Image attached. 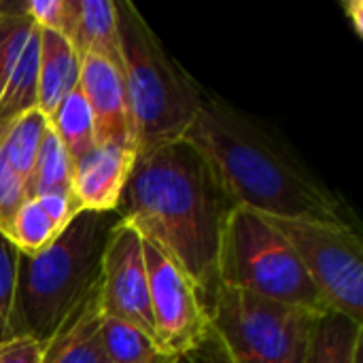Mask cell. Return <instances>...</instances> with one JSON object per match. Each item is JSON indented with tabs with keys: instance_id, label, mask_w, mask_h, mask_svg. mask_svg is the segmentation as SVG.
I'll return each instance as SVG.
<instances>
[{
	"instance_id": "1",
	"label": "cell",
	"mask_w": 363,
	"mask_h": 363,
	"mask_svg": "<svg viewBox=\"0 0 363 363\" xmlns=\"http://www.w3.org/2000/svg\"><path fill=\"white\" fill-rule=\"evenodd\" d=\"M211 166L232 206L277 219L355 225L349 206L266 121L204 91L183 136Z\"/></svg>"
},
{
	"instance_id": "2",
	"label": "cell",
	"mask_w": 363,
	"mask_h": 363,
	"mask_svg": "<svg viewBox=\"0 0 363 363\" xmlns=\"http://www.w3.org/2000/svg\"><path fill=\"white\" fill-rule=\"evenodd\" d=\"M232 208L204 157L177 140L136 157L117 217L164 251L208 306L219 289V247Z\"/></svg>"
},
{
	"instance_id": "3",
	"label": "cell",
	"mask_w": 363,
	"mask_h": 363,
	"mask_svg": "<svg viewBox=\"0 0 363 363\" xmlns=\"http://www.w3.org/2000/svg\"><path fill=\"white\" fill-rule=\"evenodd\" d=\"M117 213L81 211L57 240L36 253H19L11 334L49 342L96 291L102 257Z\"/></svg>"
},
{
	"instance_id": "4",
	"label": "cell",
	"mask_w": 363,
	"mask_h": 363,
	"mask_svg": "<svg viewBox=\"0 0 363 363\" xmlns=\"http://www.w3.org/2000/svg\"><path fill=\"white\" fill-rule=\"evenodd\" d=\"M121 74L136 132V157L183 140L204 98L198 81L168 53L132 0H115Z\"/></svg>"
},
{
	"instance_id": "5",
	"label": "cell",
	"mask_w": 363,
	"mask_h": 363,
	"mask_svg": "<svg viewBox=\"0 0 363 363\" xmlns=\"http://www.w3.org/2000/svg\"><path fill=\"white\" fill-rule=\"evenodd\" d=\"M219 287L247 291L311 313H325L317 287L306 274L298 253L268 217L234 206L221 234Z\"/></svg>"
},
{
	"instance_id": "6",
	"label": "cell",
	"mask_w": 363,
	"mask_h": 363,
	"mask_svg": "<svg viewBox=\"0 0 363 363\" xmlns=\"http://www.w3.org/2000/svg\"><path fill=\"white\" fill-rule=\"evenodd\" d=\"M319 313L219 287L208 302V340L223 363H304ZM204 345V347H206Z\"/></svg>"
},
{
	"instance_id": "7",
	"label": "cell",
	"mask_w": 363,
	"mask_h": 363,
	"mask_svg": "<svg viewBox=\"0 0 363 363\" xmlns=\"http://www.w3.org/2000/svg\"><path fill=\"white\" fill-rule=\"evenodd\" d=\"M268 219L298 253L328 311L363 325V240L357 228L306 219Z\"/></svg>"
},
{
	"instance_id": "8",
	"label": "cell",
	"mask_w": 363,
	"mask_h": 363,
	"mask_svg": "<svg viewBox=\"0 0 363 363\" xmlns=\"http://www.w3.org/2000/svg\"><path fill=\"white\" fill-rule=\"evenodd\" d=\"M155 338L166 357L191 359L208 340V306L191 279L153 242L143 238Z\"/></svg>"
},
{
	"instance_id": "9",
	"label": "cell",
	"mask_w": 363,
	"mask_h": 363,
	"mask_svg": "<svg viewBox=\"0 0 363 363\" xmlns=\"http://www.w3.org/2000/svg\"><path fill=\"white\" fill-rule=\"evenodd\" d=\"M98 300L102 315L125 321L143 330L157 342L151 317L149 274L143 251V236L123 219H117V223L113 225L104 249Z\"/></svg>"
},
{
	"instance_id": "10",
	"label": "cell",
	"mask_w": 363,
	"mask_h": 363,
	"mask_svg": "<svg viewBox=\"0 0 363 363\" xmlns=\"http://www.w3.org/2000/svg\"><path fill=\"white\" fill-rule=\"evenodd\" d=\"M79 87L89 104L96 145H113L136 153V132L121 68L98 55L81 60Z\"/></svg>"
},
{
	"instance_id": "11",
	"label": "cell",
	"mask_w": 363,
	"mask_h": 363,
	"mask_svg": "<svg viewBox=\"0 0 363 363\" xmlns=\"http://www.w3.org/2000/svg\"><path fill=\"white\" fill-rule=\"evenodd\" d=\"M136 153L113 145H96L72 164V198L79 211L117 213Z\"/></svg>"
},
{
	"instance_id": "12",
	"label": "cell",
	"mask_w": 363,
	"mask_h": 363,
	"mask_svg": "<svg viewBox=\"0 0 363 363\" xmlns=\"http://www.w3.org/2000/svg\"><path fill=\"white\" fill-rule=\"evenodd\" d=\"M79 57L98 55L121 68V40L115 0H72V30L68 38Z\"/></svg>"
},
{
	"instance_id": "13",
	"label": "cell",
	"mask_w": 363,
	"mask_h": 363,
	"mask_svg": "<svg viewBox=\"0 0 363 363\" xmlns=\"http://www.w3.org/2000/svg\"><path fill=\"white\" fill-rule=\"evenodd\" d=\"M81 57L72 43L51 30H40L38 51V94L36 108L49 115L72 89L79 87Z\"/></svg>"
},
{
	"instance_id": "14",
	"label": "cell",
	"mask_w": 363,
	"mask_h": 363,
	"mask_svg": "<svg viewBox=\"0 0 363 363\" xmlns=\"http://www.w3.org/2000/svg\"><path fill=\"white\" fill-rule=\"evenodd\" d=\"M100 317L102 311L96 287L70 321L49 342H45L40 363H108L98 336Z\"/></svg>"
},
{
	"instance_id": "15",
	"label": "cell",
	"mask_w": 363,
	"mask_h": 363,
	"mask_svg": "<svg viewBox=\"0 0 363 363\" xmlns=\"http://www.w3.org/2000/svg\"><path fill=\"white\" fill-rule=\"evenodd\" d=\"M363 325L325 311L317 317L304 363H357L363 357Z\"/></svg>"
},
{
	"instance_id": "16",
	"label": "cell",
	"mask_w": 363,
	"mask_h": 363,
	"mask_svg": "<svg viewBox=\"0 0 363 363\" xmlns=\"http://www.w3.org/2000/svg\"><path fill=\"white\" fill-rule=\"evenodd\" d=\"M49 130L57 136L72 164L96 147L94 119L81 87L72 89L49 115Z\"/></svg>"
},
{
	"instance_id": "17",
	"label": "cell",
	"mask_w": 363,
	"mask_h": 363,
	"mask_svg": "<svg viewBox=\"0 0 363 363\" xmlns=\"http://www.w3.org/2000/svg\"><path fill=\"white\" fill-rule=\"evenodd\" d=\"M47 132H49L47 115H43L38 108L19 115L17 119L0 128V147L13 170L26 181V185Z\"/></svg>"
},
{
	"instance_id": "18",
	"label": "cell",
	"mask_w": 363,
	"mask_h": 363,
	"mask_svg": "<svg viewBox=\"0 0 363 363\" xmlns=\"http://www.w3.org/2000/svg\"><path fill=\"white\" fill-rule=\"evenodd\" d=\"M38 51H40V30L36 28L23 47L19 62L0 96V128L17 119L19 115L36 108L38 94Z\"/></svg>"
},
{
	"instance_id": "19",
	"label": "cell",
	"mask_w": 363,
	"mask_h": 363,
	"mask_svg": "<svg viewBox=\"0 0 363 363\" xmlns=\"http://www.w3.org/2000/svg\"><path fill=\"white\" fill-rule=\"evenodd\" d=\"M98 336L108 363H151L166 357L160 345L143 330L106 315L100 317Z\"/></svg>"
},
{
	"instance_id": "20",
	"label": "cell",
	"mask_w": 363,
	"mask_h": 363,
	"mask_svg": "<svg viewBox=\"0 0 363 363\" xmlns=\"http://www.w3.org/2000/svg\"><path fill=\"white\" fill-rule=\"evenodd\" d=\"M28 198H38L43 194H72V160L49 130L38 149L32 174L28 179Z\"/></svg>"
},
{
	"instance_id": "21",
	"label": "cell",
	"mask_w": 363,
	"mask_h": 363,
	"mask_svg": "<svg viewBox=\"0 0 363 363\" xmlns=\"http://www.w3.org/2000/svg\"><path fill=\"white\" fill-rule=\"evenodd\" d=\"M60 234L62 232L51 223L36 198H28L4 230V236L23 255H36L49 249Z\"/></svg>"
},
{
	"instance_id": "22",
	"label": "cell",
	"mask_w": 363,
	"mask_h": 363,
	"mask_svg": "<svg viewBox=\"0 0 363 363\" xmlns=\"http://www.w3.org/2000/svg\"><path fill=\"white\" fill-rule=\"evenodd\" d=\"M36 26L28 15L0 13V96L19 62L23 47L34 34Z\"/></svg>"
},
{
	"instance_id": "23",
	"label": "cell",
	"mask_w": 363,
	"mask_h": 363,
	"mask_svg": "<svg viewBox=\"0 0 363 363\" xmlns=\"http://www.w3.org/2000/svg\"><path fill=\"white\" fill-rule=\"evenodd\" d=\"M17 262L19 251L4 234H0V345L9 340L11 334V315L17 289Z\"/></svg>"
},
{
	"instance_id": "24",
	"label": "cell",
	"mask_w": 363,
	"mask_h": 363,
	"mask_svg": "<svg viewBox=\"0 0 363 363\" xmlns=\"http://www.w3.org/2000/svg\"><path fill=\"white\" fill-rule=\"evenodd\" d=\"M23 13L38 30L60 32L70 38L72 0H23Z\"/></svg>"
},
{
	"instance_id": "25",
	"label": "cell",
	"mask_w": 363,
	"mask_h": 363,
	"mask_svg": "<svg viewBox=\"0 0 363 363\" xmlns=\"http://www.w3.org/2000/svg\"><path fill=\"white\" fill-rule=\"evenodd\" d=\"M28 200L26 181L13 170L0 147V234L9 228L19 206Z\"/></svg>"
},
{
	"instance_id": "26",
	"label": "cell",
	"mask_w": 363,
	"mask_h": 363,
	"mask_svg": "<svg viewBox=\"0 0 363 363\" xmlns=\"http://www.w3.org/2000/svg\"><path fill=\"white\" fill-rule=\"evenodd\" d=\"M36 200L43 206V211L47 213V217L51 219V223L60 232H64L70 225V221L81 213L77 202H74V198H72V194H62V191H57V194H43Z\"/></svg>"
},
{
	"instance_id": "27",
	"label": "cell",
	"mask_w": 363,
	"mask_h": 363,
	"mask_svg": "<svg viewBox=\"0 0 363 363\" xmlns=\"http://www.w3.org/2000/svg\"><path fill=\"white\" fill-rule=\"evenodd\" d=\"M45 345L30 336H15L0 345V363H40Z\"/></svg>"
},
{
	"instance_id": "28",
	"label": "cell",
	"mask_w": 363,
	"mask_h": 363,
	"mask_svg": "<svg viewBox=\"0 0 363 363\" xmlns=\"http://www.w3.org/2000/svg\"><path fill=\"white\" fill-rule=\"evenodd\" d=\"M342 9H345L347 17L351 19V23H353V30H355V34H357V36H363V21H362L363 6H362V2H359V0H349V2H342Z\"/></svg>"
},
{
	"instance_id": "29",
	"label": "cell",
	"mask_w": 363,
	"mask_h": 363,
	"mask_svg": "<svg viewBox=\"0 0 363 363\" xmlns=\"http://www.w3.org/2000/svg\"><path fill=\"white\" fill-rule=\"evenodd\" d=\"M151 363H179L177 359H170V357H160V359H155V362Z\"/></svg>"
},
{
	"instance_id": "30",
	"label": "cell",
	"mask_w": 363,
	"mask_h": 363,
	"mask_svg": "<svg viewBox=\"0 0 363 363\" xmlns=\"http://www.w3.org/2000/svg\"><path fill=\"white\" fill-rule=\"evenodd\" d=\"M179 363H189V362H187V359H183V362H179Z\"/></svg>"
},
{
	"instance_id": "31",
	"label": "cell",
	"mask_w": 363,
	"mask_h": 363,
	"mask_svg": "<svg viewBox=\"0 0 363 363\" xmlns=\"http://www.w3.org/2000/svg\"><path fill=\"white\" fill-rule=\"evenodd\" d=\"M357 363H363V357H362V359H359V362H357Z\"/></svg>"
}]
</instances>
